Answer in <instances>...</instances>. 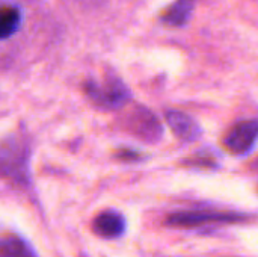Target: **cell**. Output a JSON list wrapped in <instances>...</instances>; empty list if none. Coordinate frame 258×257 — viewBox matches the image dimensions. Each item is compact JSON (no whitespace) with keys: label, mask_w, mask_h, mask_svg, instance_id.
<instances>
[{"label":"cell","mask_w":258,"mask_h":257,"mask_svg":"<svg viewBox=\"0 0 258 257\" xmlns=\"http://www.w3.org/2000/svg\"><path fill=\"white\" fill-rule=\"evenodd\" d=\"M239 221H245V217L231 212L186 211V212H175L169 215L166 224L172 227H200L206 224H230Z\"/></svg>","instance_id":"2"},{"label":"cell","mask_w":258,"mask_h":257,"mask_svg":"<svg viewBox=\"0 0 258 257\" xmlns=\"http://www.w3.org/2000/svg\"><path fill=\"white\" fill-rule=\"evenodd\" d=\"M119 158H122V159H127V161H130V159H138L139 158V153H136V151H128V150H125V151H121L119 153Z\"/></svg>","instance_id":"10"},{"label":"cell","mask_w":258,"mask_h":257,"mask_svg":"<svg viewBox=\"0 0 258 257\" xmlns=\"http://www.w3.org/2000/svg\"><path fill=\"white\" fill-rule=\"evenodd\" d=\"M258 141V120L240 121L224 138L225 148L237 156L249 153Z\"/></svg>","instance_id":"3"},{"label":"cell","mask_w":258,"mask_h":257,"mask_svg":"<svg viewBox=\"0 0 258 257\" xmlns=\"http://www.w3.org/2000/svg\"><path fill=\"white\" fill-rule=\"evenodd\" d=\"M128 129L130 132L145 141V142H157L163 136V127L157 117L145 109V108H138L128 118Z\"/></svg>","instance_id":"4"},{"label":"cell","mask_w":258,"mask_h":257,"mask_svg":"<svg viewBox=\"0 0 258 257\" xmlns=\"http://www.w3.org/2000/svg\"><path fill=\"white\" fill-rule=\"evenodd\" d=\"M94 232L101 238H119L125 232V218L116 211H106L94 220Z\"/></svg>","instance_id":"6"},{"label":"cell","mask_w":258,"mask_h":257,"mask_svg":"<svg viewBox=\"0 0 258 257\" xmlns=\"http://www.w3.org/2000/svg\"><path fill=\"white\" fill-rule=\"evenodd\" d=\"M21 24V12L15 6H0V39H6L17 32Z\"/></svg>","instance_id":"8"},{"label":"cell","mask_w":258,"mask_h":257,"mask_svg":"<svg viewBox=\"0 0 258 257\" xmlns=\"http://www.w3.org/2000/svg\"><path fill=\"white\" fill-rule=\"evenodd\" d=\"M166 123L174 132V135L183 142H194L201 136L200 124L186 112L169 111L166 114Z\"/></svg>","instance_id":"5"},{"label":"cell","mask_w":258,"mask_h":257,"mask_svg":"<svg viewBox=\"0 0 258 257\" xmlns=\"http://www.w3.org/2000/svg\"><path fill=\"white\" fill-rule=\"evenodd\" d=\"M88 97L100 108L118 109L122 108L130 100L128 88L116 77H109L104 82H88L86 83Z\"/></svg>","instance_id":"1"},{"label":"cell","mask_w":258,"mask_h":257,"mask_svg":"<svg viewBox=\"0 0 258 257\" xmlns=\"http://www.w3.org/2000/svg\"><path fill=\"white\" fill-rule=\"evenodd\" d=\"M0 257H35V254L21 239L8 238L0 239Z\"/></svg>","instance_id":"9"},{"label":"cell","mask_w":258,"mask_h":257,"mask_svg":"<svg viewBox=\"0 0 258 257\" xmlns=\"http://www.w3.org/2000/svg\"><path fill=\"white\" fill-rule=\"evenodd\" d=\"M195 3L197 0H175L162 15L163 23L169 24V26H175V27H181L184 26L194 9H195Z\"/></svg>","instance_id":"7"}]
</instances>
